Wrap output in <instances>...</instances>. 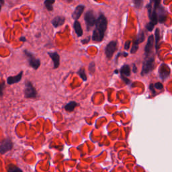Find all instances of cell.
<instances>
[{"label":"cell","mask_w":172,"mask_h":172,"mask_svg":"<svg viewBox=\"0 0 172 172\" xmlns=\"http://www.w3.org/2000/svg\"><path fill=\"white\" fill-rule=\"evenodd\" d=\"M95 28L93 32L92 40L95 42L102 41L107 29L108 20L103 14H100L95 22Z\"/></svg>","instance_id":"6da1fadb"},{"label":"cell","mask_w":172,"mask_h":172,"mask_svg":"<svg viewBox=\"0 0 172 172\" xmlns=\"http://www.w3.org/2000/svg\"><path fill=\"white\" fill-rule=\"evenodd\" d=\"M160 4V1H152L147 4L146 8L148 9L149 17L150 22L146 24V28L149 32H151L154 28L155 25L157 24V8Z\"/></svg>","instance_id":"7a4b0ae2"},{"label":"cell","mask_w":172,"mask_h":172,"mask_svg":"<svg viewBox=\"0 0 172 172\" xmlns=\"http://www.w3.org/2000/svg\"><path fill=\"white\" fill-rule=\"evenodd\" d=\"M155 67V57L154 55L151 54L146 55L145 60L143 61V69L141 71V75H145L148 73L152 71Z\"/></svg>","instance_id":"3957f363"},{"label":"cell","mask_w":172,"mask_h":172,"mask_svg":"<svg viewBox=\"0 0 172 172\" xmlns=\"http://www.w3.org/2000/svg\"><path fill=\"white\" fill-rule=\"evenodd\" d=\"M84 20L86 24V27H87V29L88 31H89V30H90L91 28L95 24L96 22L95 16L92 10H89V11L86 12L84 16Z\"/></svg>","instance_id":"277c9868"},{"label":"cell","mask_w":172,"mask_h":172,"mask_svg":"<svg viewBox=\"0 0 172 172\" xmlns=\"http://www.w3.org/2000/svg\"><path fill=\"white\" fill-rule=\"evenodd\" d=\"M36 91L32 85V83L27 81L25 83V89H24V95L25 97L27 98H35L36 97Z\"/></svg>","instance_id":"5b68a950"},{"label":"cell","mask_w":172,"mask_h":172,"mask_svg":"<svg viewBox=\"0 0 172 172\" xmlns=\"http://www.w3.org/2000/svg\"><path fill=\"white\" fill-rule=\"evenodd\" d=\"M24 53L26 55V56L28 57V59L30 66L32 67L34 69H37L40 65V60L35 58L31 52L27 51V50H24Z\"/></svg>","instance_id":"8992f818"},{"label":"cell","mask_w":172,"mask_h":172,"mask_svg":"<svg viewBox=\"0 0 172 172\" xmlns=\"http://www.w3.org/2000/svg\"><path fill=\"white\" fill-rule=\"evenodd\" d=\"M117 49V42L111 41L107 44L105 49L106 56L108 59H110L112 57L114 53Z\"/></svg>","instance_id":"52a82bcc"},{"label":"cell","mask_w":172,"mask_h":172,"mask_svg":"<svg viewBox=\"0 0 172 172\" xmlns=\"http://www.w3.org/2000/svg\"><path fill=\"white\" fill-rule=\"evenodd\" d=\"M159 73L161 79L162 80H165L169 77V73H170V69L167 65L163 64L159 67Z\"/></svg>","instance_id":"ba28073f"},{"label":"cell","mask_w":172,"mask_h":172,"mask_svg":"<svg viewBox=\"0 0 172 172\" xmlns=\"http://www.w3.org/2000/svg\"><path fill=\"white\" fill-rule=\"evenodd\" d=\"M12 147H13V144H12L11 140L9 138L6 139L0 145V153H6L7 151L11 150Z\"/></svg>","instance_id":"9c48e42d"},{"label":"cell","mask_w":172,"mask_h":172,"mask_svg":"<svg viewBox=\"0 0 172 172\" xmlns=\"http://www.w3.org/2000/svg\"><path fill=\"white\" fill-rule=\"evenodd\" d=\"M157 14L158 22H160V23H164L167 18V12L160 4L159 5L157 8Z\"/></svg>","instance_id":"30bf717a"},{"label":"cell","mask_w":172,"mask_h":172,"mask_svg":"<svg viewBox=\"0 0 172 172\" xmlns=\"http://www.w3.org/2000/svg\"><path fill=\"white\" fill-rule=\"evenodd\" d=\"M154 44V38L153 35L149 36V39L147 40V42L145 47V52L146 55H151V52H152L153 47Z\"/></svg>","instance_id":"8fae6325"},{"label":"cell","mask_w":172,"mask_h":172,"mask_svg":"<svg viewBox=\"0 0 172 172\" xmlns=\"http://www.w3.org/2000/svg\"><path fill=\"white\" fill-rule=\"evenodd\" d=\"M85 9V6L83 5H79L76 7V8L75 9V11L73 13V18L75 20V21H77V20L79 18L80 16H82L83 14V10Z\"/></svg>","instance_id":"7c38bea8"},{"label":"cell","mask_w":172,"mask_h":172,"mask_svg":"<svg viewBox=\"0 0 172 172\" xmlns=\"http://www.w3.org/2000/svg\"><path fill=\"white\" fill-rule=\"evenodd\" d=\"M48 54L52 59L53 64H54V68L57 69L59 67L60 65V57L59 54L56 52H50Z\"/></svg>","instance_id":"4fadbf2b"},{"label":"cell","mask_w":172,"mask_h":172,"mask_svg":"<svg viewBox=\"0 0 172 172\" xmlns=\"http://www.w3.org/2000/svg\"><path fill=\"white\" fill-rule=\"evenodd\" d=\"M65 17L57 16L52 20L51 23L52 24V26L55 28H57L59 26H62V25L65 23Z\"/></svg>","instance_id":"5bb4252c"},{"label":"cell","mask_w":172,"mask_h":172,"mask_svg":"<svg viewBox=\"0 0 172 172\" xmlns=\"http://www.w3.org/2000/svg\"><path fill=\"white\" fill-rule=\"evenodd\" d=\"M22 74H23V72L21 71L19 74H17L16 76H12V77H9L7 78V82L8 83V84L9 85H12V84H14V83H16L19 82L20 80L22 79Z\"/></svg>","instance_id":"9a60e30c"},{"label":"cell","mask_w":172,"mask_h":172,"mask_svg":"<svg viewBox=\"0 0 172 172\" xmlns=\"http://www.w3.org/2000/svg\"><path fill=\"white\" fill-rule=\"evenodd\" d=\"M121 77H126L130 76V68L128 65H125L121 67L120 69Z\"/></svg>","instance_id":"2e32d148"},{"label":"cell","mask_w":172,"mask_h":172,"mask_svg":"<svg viewBox=\"0 0 172 172\" xmlns=\"http://www.w3.org/2000/svg\"><path fill=\"white\" fill-rule=\"evenodd\" d=\"M73 27H74L75 32L77 36H82L83 35V30L79 22L78 21H75L74 24H73Z\"/></svg>","instance_id":"e0dca14e"},{"label":"cell","mask_w":172,"mask_h":172,"mask_svg":"<svg viewBox=\"0 0 172 172\" xmlns=\"http://www.w3.org/2000/svg\"><path fill=\"white\" fill-rule=\"evenodd\" d=\"M77 106V103L75 102H70L68 103L65 106L64 108L65 109V110L67 111V112H72Z\"/></svg>","instance_id":"ac0fdd59"},{"label":"cell","mask_w":172,"mask_h":172,"mask_svg":"<svg viewBox=\"0 0 172 172\" xmlns=\"http://www.w3.org/2000/svg\"><path fill=\"white\" fill-rule=\"evenodd\" d=\"M144 40H145V34H144L143 31H141L138 33L137 38H136V39L134 40L133 42L138 45L139 44H140V43L143 42Z\"/></svg>","instance_id":"d6986e66"},{"label":"cell","mask_w":172,"mask_h":172,"mask_svg":"<svg viewBox=\"0 0 172 172\" xmlns=\"http://www.w3.org/2000/svg\"><path fill=\"white\" fill-rule=\"evenodd\" d=\"M7 172H22V169L13 164H9L7 168Z\"/></svg>","instance_id":"ffe728a7"},{"label":"cell","mask_w":172,"mask_h":172,"mask_svg":"<svg viewBox=\"0 0 172 172\" xmlns=\"http://www.w3.org/2000/svg\"><path fill=\"white\" fill-rule=\"evenodd\" d=\"M155 36V49H156L157 51V50L159 49V46H158L159 41V40H160V33H159V28L156 29Z\"/></svg>","instance_id":"44dd1931"},{"label":"cell","mask_w":172,"mask_h":172,"mask_svg":"<svg viewBox=\"0 0 172 172\" xmlns=\"http://www.w3.org/2000/svg\"><path fill=\"white\" fill-rule=\"evenodd\" d=\"M55 0H52V1H50V0H47L44 2V6L46 7V8L49 10V11H52L53 9L52 4L55 3Z\"/></svg>","instance_id":"7402d4cb"},{"label":"cell","mask_w":172,"mask_h":172,"mask_svg":"<svg viewBox=\"0 0 172 172\" xmlns=\"http://www.w3.org/2000/svg\"><path fill=\"white\" fill-rule=\"evenodd\" d=\"M78 74L79 75V76L81 77V78H82L83 81L87 80V76H86L85 70L83 69V68H82V69H80L79 70V71H78Z\"/></svg>","instance_id":"603a6c76"},{"label":"cell","mask_w":172,"mask_h":172,"mask_svg":"<svg viewBox=\"0 0 172 172\" xmlns=\"http://www.w3.org/2000/svg\"><path fill=\"white\" fill-rule=\"evenodd\" d=\"M134 4H135V7L136 8L141 9L143 6V1H141V0H135Z\"/></svg>","instance_id":"cb8c5ba5"},{"label":"cell","mask_w":172,"mask_h":172,"mask_svg":"<svg viewBox=\"0 0 172 172\" xmlns=\"http://www.w3.org/2000/svg\"><path fill=\"white\" fill-rule=\"evenodd\" d=\"M153 87L155 88V89H157V90H163V86L161 83L157 82L156 83H155V84L153 85Z\"/></svg>","instance_id":"d4e9b609"},{"label":"cell","mask_w":172,"mask_h":172,"mask_svg":"<svg viewBox=\"0 0 172 172\" xmlns=\"http://www.w3.org/2000/svg\"><path fill=\"white\" fill-rule=\"evenodd\" d=\"M95 63L93 62H92L90 63V66H89V71H90V73H93L95 71Z\"/></svg>","instance_id":"484cf974"},{"label":"cell","mask_w":172,"mask_h":172,"mask_svg":"<svg viewBox=\"0 0 172 172\" xmlns=\"http://www.w3.org/2000/svg\"><path fill=\"white\" fill-rule=\"evenodd\" d=\"M130 41H129V40L126 41L125 43V49L126 50H128L129 47H130Z\"/></svg>","instance_id":"4316f807"},{"label":"cell","mask_w":172,"mask_h":172,"mask_svg":"<svg viewBox=\"0 0 172 172\" xmlns=\"http://www.w3.org/2000/svg\"><path fill=\"white\" fill-rule=\"evenodd\" d=\"M90 39H91V37H90V36H89V37L87 38V39H84V40H82V42L83 43V44H87V43L90 42Z\"/></svg>","instance_id":"83f0119b"},{"label":"cell","mask_w":172,"mask_h":172,"mask_svg":"<svg viewBox=\"0 0 172 172\" xmlns=\"http://www.w3.org/2000/svg\"><path fill=\"white\" fill-rule=\"evenodd\" d=\"M4 87V83H1V84H0V95H3Z\"/></svg>","instance_id":"f1b7e54d"},{"label":"cell","mask_w":172,"mask_h":172,"mask_svg":"<svg viewBox=\"0 0 172 172\" xmlns=\"http://www.w3.org/2000/svg\"><path fill=\"white\" fill-rule=\"evenodd\" d=\"M149 88H150V90H151V92H152L153 93H155V90H154V87H153V84H151L150 85V87H149Z\"/></svg>","instance_id":"f546056e"},{"label":"cell","mask_w":172,"mask_h":172,"mask_svg":"<svg viewBox=\"0 0 172 172\" xmlns=\"http://www.w3.org/2000/svg\"><path fill=\"white\" fill-rule=\"evenodd\" d=\"M136 69H136V65L135 64H134L133 65V72L134 73H136V71H136Z\"/></svg>","instance_id":"4dcf8cb0"},{"label":"cell","mask_w":172,"mask_h":172,"mask_svg":"<svg viewBox=\"0 0 172 172\" xmlns=\"http://www.w3.org/2000/svg\"><path fill=\"white\" fill-rule=\"evenodd\" d=\"M20 40H21V41H22V42H25L26 41V39H25V37H21L20 39Z\"/></svg>","instance_id":"1f68e13d"},{"label":"cell","mask_w":172,"mask_h":172,"mask_svg":"<svg viewBox=\"0 0 172 172\" xmlns=\"http://www.w3.org/2000/svg\"><path fill=\"white\" fill-rule=\"evenodd\" d=\"M0 9H1V6H0Z\"/></svg>","instance_id":"d6a6232c"}]
</instances>
